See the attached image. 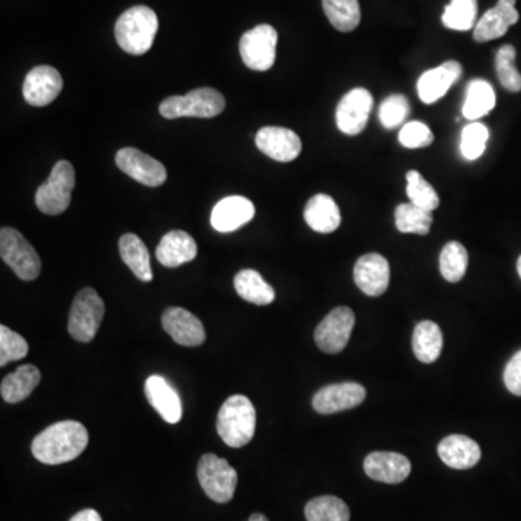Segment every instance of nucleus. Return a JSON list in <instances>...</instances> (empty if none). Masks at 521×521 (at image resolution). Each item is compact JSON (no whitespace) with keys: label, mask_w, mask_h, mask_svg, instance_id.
I'll return each instance as SVG.
<instances>
[{"label":"nucleus","mask_w":521,"mask_h":521,"mask_svg":"<svg viewBox=\"0 0 521 521\" xmlns=\"http://www.w3.org/2000/svg\"><path fill=\"white\" fill-rule=\"evenodd\" d=\"M41 381V372L34 365H22L18 370L3 378L0 394L9 404L21 403L31 396Z\"/></svg>","instance_id":"a878e982"},{"label":"nucleus","mask_w":521,"mask_h":521,"mask_svg":"<svg viewBox=\"0 0 521 521\" xmlns=\"http://www.w3.org/2000/svg\"><path fill=\"white\" fill-rule=\"evenodd\" d=\"M478 14V0H452L445 8L442 22L453 31H469L475 27Z\"/></svg>","instance_id":"f704fd0d"},{"label":"nucleus","mask_w":521,"mask_h":521,"mask_svg":"<svg viewBox=\"0 0 521 521\" xmlns=\"http://www.w3.org/2000/svg\"><path fill=\"white\" fill-rule=\"evenodd\" d=\"M0 257L21 280L34 281L41 274L40 255L14 228H2L0 231Z\"/></svg>","instance_id":"6e6552de"},{"label":"nucleus","mask_w":521,"mask_h":521,"mask_svg":"<svg viewBox=\"0 0 521 521\" xmlns=\"http://www.w3.org/2000/svg\"><path fill=\"white\" fill-rule=\"evenodd\" d=\"M105 317V303L93 288L86 287L77 294L71 304L69 333L74 341L89 343L99 332Z\"/></svg>","instance_id":"0eeeda50"},{"label":"nucleus","mask_w":521,"mask_h":521,"mask_svg":"<svg viewBox=\"0 0 521 521\" xmlns=\"http://www.w3.org/2000/svg\"><path fill=\"white\" fill-rule=\"evenodd\" d=\"M248 521H268V519L264 516V514L255 513L252 514L251 517H249Z\"/></svg>","instance_id":"c03bdc74"},{"label":"nucleus","mask_w":521,"mask_h":521,"mask_svg":"<svg viewBox=\"0 0 521 521\" xmlns=\"http://www.w3.org/2000/svg\"><path fill=\"white\" fill-rule=\"evenodd\" d=\"M468 252L459 242H448L440 252V274L449 283H459L467 273Z\"/></svg>","instance_id":"72a5a7b5"},{"label":"nucleus","mask_w":521,"mask_h":521,"mask_svg":"<svg viewBox=\"0 0 521 521\" xmlns=\"http://www.w3.org/2000/svg\"><path fill=\"white\" fill-rule=\"evenodd\" d=\"M258 150L278 163H290L302 152V141L291 129L281 126H265L255 137Z\"/></svg>","instance_id":"ddd939ff"},{"label":"nucleus","mask_w":521,"mask_h":521,"mask_svg":"<svg viewBox=\"0 0 521 521\" xmlns=\"http://www.w3.org/2000/svg\"><path fill=\"white\" fill-rule=\"evenodd\" d=\"M374 99L367 89L357 87L346 93L336 109V125L349 137L361 134L370 119Z\"/></svg>","instance_id":"9b49d317"},{"label":"nucleus","mask_w":521,"mask_h":521,"mask_svg":"<svg viewBox=\"0 0 521 521\" xmlns=\"http://www.w3.org/2000/svg\"><path fill=\"white\" fill-rule=\"evenodd\" d=\"M495 100L497 97L490 83L481 79L474 80L468 84L462 115L469 121H477L495 108Z\"/></svg>","instance_id":"c756f323"},{"label":"nucleus","mask_w":521,"mask_h":521,"mask_svg":"<svg viewBox=\"0 0 521 521\" xmlns=\"http://www.w3.org/2000/svg\"><path fill=\"white\" fill-rule=\"evenodd\" d=\"M163 328L173 341L181 346H200L206 341V332L203 323L193 313L187 312L181 307H170L165 310Z\"/></svg>","instance_id":"a211bd4d"},{"label":"nucleus","mask_w":521,"mask_h":521,"mask_svg":"<svg viewBox=\"0 0 521 521\" xmlns=\"http://www.w3.org/2000/svg\"><path fill=\"white\" fill-rule=\"evenodd\" d=\"M119 252L122 261L128 265L137 278L145 283L152 281V270L150 264V254L144 242L139 236L126 234L119 239Z\"/></svg>","instance_id":"bb28decb"},{"label":"nucleus","mask_w":521,"mask_h":521,"mask_svg":"<svg viewBox=\"0 0 521 521\" xmlns=\"http://www.w3.org/2000/svg\"><path fill=\"white\" fill-rule=\"evenodd\" d=\"M398 141L404 148L416 150V148L430 147L435 141V137H433V132L430 131L429 126L423 124V122L413 121L401 128Z\"/></svg>","instance_id":"a19ab883"},{"label":"nucleus","mask_w":521,"mask_h":521,"mask_svg":"<svg viewBox=\"0 0 521 521\" xmlns=\"http://www.w3.org/2000/svg\"><path fill=\"white\" fill-rule=\"evenodd\" d=\"M145 396L158 414L171 425H176L183 416L179 393L161 375H151L145 381Z\"/></svg>","instance_id":"4be33fe9"},{"label":"nucleus","mask_w":521,"mask_h":521,"mask_svg":"<svg viewBox=\"0 0 521 521\" xmlns=\"http://www.w3.org/2000/svg\"><path fill=\"white\" fill-rule=\"evenodd\" d=\"M390 264L380 254H365L354 267L355 283L370 297L383 296L390 284Z\"/></svg>","instance_id":"dca6fc26"},{"label":"nucleus","mask_w":521,"mask_h":521,"mask_svg":"<svg viewBox=\"0 0 521 521\" xmlns=\"http://www.w3.org/2000/svg\"><path fill=\"white\" fill-rule=\"evenodd\" d=\"M367 397V390L358 383L332 384L317 391L313 409L320 414H335L355 409Z\"/></svg>","instance_id":"2eb2a0df"},{"label":"nucleus","mask_w":521,"mask_h":521,"mask_svg":"<svg viewBox=\"0 0 521 521\" xmlns=\"http://www.w3.org/2000/svg\"><path fill=\"white\" fill-rule=\"evenodd\" d=\"M89 445V432L74 420L58 422L47 427L32 442L31 451L37 461L45 465H60L74 461Z\"/></svg>","instance_id":"f257e3e1"},{"label":"nucleus","mask_w":521,"mask_h":521,"mask_svg":"<svg viewBox=\"0 0 521 521\" xmlns=\"http://www.w3.org/2000/svg\"><path fill=\"white\" fill-rule=\"evenodd\" d=\"M462 76V66L458 61H446L436 69L427 70L417 82V93L426 105L438 102L458 82Z\"/></svg>","instance_id":"412c9836"},{"label":"nucleus","mask_w":521,"mask_h":521,"mask_svg":"<svg viewBox=\"0 0 521 521\" xmlns=\"http://www.w3.org/2000/svg\"><path fill=\"white\" fill-rule=\"evenodd\" d=\"M433 216L429 210L413 205V203H404L397 206L396 209V226L401 234H417L427 235L432 228Z\"/></svg>","instance_id":"473e14b6"},{"label":"nucleus","mask_w":521,"mask_h":521,"mask_svg":"<svg viewBox=\"0 0 521 521\" xmlns=\"http://www.w3.org/2000/svg\"><path fill=\"white\" fill-rule=\"evenodd\" d=\"M307 225L319 234H332L341 225V212L335 200L328 194H316L304 209Z\"/></svg>","instance_id":"393cba45"},{"label":"nucleus","mask_w":521,"mask_h":521,"mask_svg":"<svg viewBox=\"0 0 521 521\" xmlns=\"http://www.w3.org/2000/svg\"><path fill=\"white\" fill-rule=\"evenodd\" d=\"M257 412L248 397L236 394L220 407L216 429L220 438L231 448L248 445L255 435Z\"/></svg>","instance_id":"7ed1b4c3"},{"label":"nucleus","mask_w":521,"mask_h":521,"mask_svg":"<svg viewBox=\"0 0 521 521\" xmlns=\"http://www.w3.org/2000/svg\"><path fill=\"white\" fill-rule=\"evenodd\" d=\"M438 452L443 464L453 469L474 468L481 459L480 445L464 435H451L443 439Z\"/></svg>","instance_id":"5701e85b"},{"label":"nucleus","mask_w":521,"mask_h":521,"mask_svg":"<svg viewBox=\"0 0 521 521\" xmlns=\"http://www.w3.org/2000/svg\"><path fill=\"white\" fill-rule=\"evenodd\" d=\"M225 97L218 90L200 87L186 96H171L160 105L161 116L165 119L215 118L225 109Z\"/></svg>","instance_id":"20e7f679"},{"label":"nucleus","mask_w":521,"mask_h":521,"mask_svg":"<svg viewBox=\"0 0 521 521\" xmlns=\"http://www.w3.org/2000/svg\"><path fill=\"white\" fill-rule=\"evenodd\" d=\"M516 0H498L494 8L488 9L474 29V40L488 42L498 40L507 34L508 29L519 22Z\"/></svg>","instance_id":"f3484780"},{"label":"nucleus","mask_w":521,"mask_h":521,"mask_svg":"<svg viewBox=\"0 0 521 521\" xmlns=\"http://www.w3.org/2000/svg\"><path fill=\"white\" fill-rule=\"evenodd\" d=\"M307 521H349L351 511L345 501L333 495L313 498L304 508Z\"/></svg>","instance_id":"2f4dec72"},{"label":"nucleus","mask_w":521,"mask_h":521,"mask_svg":"<svg viewBox=\"0 0 521 521\" xmlns=\"http://www.w3.org/2000/svg\"><path fill=\"white\" fill-rule=\"evenodd\" d=\"M355 326V313L349 307H336L316 328L317 348L326 354H339L348 345Z\"/></svg>","instance_id":"9d476101"},{"label":"nucleus","mask_w":521,"mask_h":521,"mask_svg":"<svg viewBox=\"0 0 521 521\" xmlns=\"http://www.w3.org/2000/svg\"><path fill=\"white\" fill-rule=\"evenodd\" d=\"M413 352L423 364H432L440 357L443 348L442 330L435 322L425 320L413 333Z\"/></svg>","instance_id":"c85d7f7f"},{"label":"nucleus","mask_w":521,"mask_h":521,"mask_svg":"<svg viewBox=\"0 0 521 521\" xmlns=\"http://www.w3.org/2000/svg\"><path fill=\"white\" fill-rule=\"evenodd\" d=\"M255 216V206L251 200L242 196H229L220 200L212 212V222L215 231L229 234L251 222Z\"/></svg>","instance_id":"aec40b11"},{"label":"nucleus","mask_w":521,"mask_h":521,"mask_svg":"<svg viewBox=\"0 0 521 521\" xmlns=\"http://www.w3.org/2000/svg\"><path fill=\"white\" fill-rule=\"evenodd\" d=\"M516 48L513 45H503L495 55V70L501 86L508 92L517 93L521 90V74L516 69Z\"/></svg>","instance_id":"c9c22d12"},{"label":"nucleus","mask_w":521,"mask_h":521,"mask_svg":"<svg viewBox=\"0 0 521 521\" xmlns=\"http://www.w3.org/2000/svg\"><path fill=\"white\" fill-rule=\"evenodd\" d=\"M155 254L161 265L176 268L196 258L197 244L187 232L171 231L163 236Z\"/></svg>","instance_id":"b1692460"},{"label":"nucleus","mask_w":521,"mask_h":521,"mask_svg":"<svg viewBox=\"0 0 521 521\" xmlns=\"http://www.w3.org/2000/svg\"><path fill=\"white\" fill-rule=\"evenodd\" d=\"M406 179L407 196H409L410 203L429 210V212L438 209L440 203L438 193L433 189L432 184H429V181L423 179L419 171H409Z\"/></svg>","instance_id":"e433bc0d"},{"label":"nucleus","mask_w":521,"mask_h":521,"mask_svg":"<svg viewBox=\"0 0 521 521\" xmlns=\"http://www.w3.org/2000/svg\"><path fill=\"white\" fill-rule=\"evenodd\" d=\"M28 351V342L19 333L5 325L0 326V367L27 357Z\"/></svg>","instance_id":"58836bf2"},{"label":"nucleus","mask_w":521,"mask_h":521,"mask_svg":"<svg viewBox=\"0 0 521 521\" xmlns=\"http://www.w3.org/2000/svg\"><path fill=\"white\" fill-rule=\"evenodd\" d=\"M278 34L271 25L249 29L239 42V53L248 69L267 71L274 66Z\"/></svg>","instance_id":"1a4fd4ad"},{"label":"nucleus","mask_w":521,"mask_h":521,"mask_svg":"<svg viewBox=\"0 0 521 521\" xmlns=\"http://www.w3.org/2000/svg\"><path fill=\"white\" fill-rule=\"evenodd\" d=\"M115 161L122 173L144 186L160 187L167 180L164 165L137 148H122L116 154Z\"/></svg>","instance_id":"f8f14e48"},{"label":"nucleus","mask_w":521,"mask_h":521,"mask_svg":"<svg viewBox=\"0 0 521 521\" xmlns=\"http://www.w3.org/2000/svg\"><path fill=\"white\" fill-rule=\"evenodd\" d=\"M517 271H519V275L521 278V255H520L519 261H517Z\"/></svg>","instance_id":"a18cd8bd"},{"label":"nucleus","mask_w":521,"mask_h":521,"mask_svg":"<svg viewBox=\"0 0 521 521\" xmlns=\"http://www.w3.org/2000/svg\"><path fill=\"white\" fill-rule=\"evenodd\" d=\"M70 521H102V517L93 508H86V510L80 511Z\"/></svg>","instance_id":"37998d69"},{"label":"nucleus","mask_w":521,"mask_h":521,"mask_svg":"<svg viewBox=\"0 0 521 521\" xmlns=\"http://www.w3.org/2000/svg\"><path fill=\"white\" fill-rule=\"evenodd\" d=\"M504 384L511 394L521 397V351L508 361L504 370Z\"/></svg>","instance_id":"79ce46f5"},{"label":"nucleus","mask_w":521,"mask_h":521,"mask_svg":"<svg viewBox=\"0 0 521 521\" xmlns=\"http://www.w3.org/2000/svg\"><path fill=\"white\" fill-rule=\"evenodd\" d=\"M61 90H63V77L50 66H38L29 71L22 87L25 102L37 108L53 103Z\"/></svg>","instance_id":"4468645a"},{"label":"nucleus","mask_w":521,"mask_h":521,"mask_svg":"<svg viewBox=\"0 0 521 521\" xmlns=\"http://www.w3.org/2000/svg\"><path fill=\"white\" fill-rule=\"evenodd\" d=\"M76 186V173L69 161L61 160L54 165L50 177L41 184L35 194V203L45 215H60L69 209L71 192Z\"/></svg>","instance_id":"39448f33"},{"label":"nucleus","mask_w":521,"mask_h":521,"mask_svg":"<svg viewBox=\"0 0 521 521\" xmlns=\"http://www.w3.org/2000/svg\"><path fill=\"white\" fill-rule=\"evenodd\" d=\"M158 32L157 14L144 5L129 8L119 16L115 37L125 53L142 55L151 50Z\"/></svg>","instance_id":"f03ea898"},{"label":"nucleus","mask_w":521,"mask_h":521,"mask_svg":"<svg viewBox=\"0 0 521 521\" xmlns=\"http://www.w3.org/2000/svg\"><path fill=\"white\" fill-rule=\"evenodd\" d=\"M197 478L207 497L215 503L226 504L234 498L238 472L226 459L206 453L200 458Z\"/></svg>","instance_id":"423d86ee"},{"label":"nucleus","mask_w":521,"mask_h":521,"mask_svg":"<svg viewBox=\"0 0 521 521\" xmlns=\"http://www.w3.org/2000/svg\"><path fill=\"white\" fill-rule=\"evenodd\" d=\"M410 113V103L406 96L391 95L381 103L380 116L381 125L385 129H394L406 121Z\"/></svg>","instance_id":"ea45409f"},{"label":"nucleus","mask_w":521,"mask_h":521,"mask_svg":"<svg viewBox=\"0 0 521 521\" xmlns=\"http://www.w3.org/2000/svg\"><path fill=\"white\" fill-rule=\"evenodd\" d=\"M490 132L485 125L480 122H472L465 126L461 137L462 157L468 161L478 160L484 154Z\"/></svg>","instance_id":"4c0bfd02"},{"label":"nucleus","mask_w":521,"mask_h":521,"mask_svg":"<svg viewBox=\"0 0 521 521\" xmlns=\"http://www.w3.org/2000/svg\"><path fill=\"white\" fill-rule=\"evenodd\" d=\"M235 290L245 302L257 304V306H268L274 302V288L262 278L255 270H242L236 274Z\"/></svg>","instance_id":"cd10ccee"},{"label":"nucleus","mask_w":521,"mask_h":521,"mask_svg":"<svg viewBox=\"0 0 521 521\" xmlns=\"http://www.w3.org/2000/svg\"><path fill=\"white\" fill-rule=\"evenodd\" d=\"M323 11L330 24L338 31L351 32L361 22V6L358 0H322Z\"/></svg>","instance_id":"7c9ffc66"},{"label":"nucleus","mask_w":521,"mask_h":521,"mask_svg":"<svg viewBox=\"0 0 521 521\" xmlns=\"http://www.w3.org/2000/svg\"><path fill=\"white\" fill-rule=\"evenodd\" d=\"M365 474L384 484H400L409 478L412 464L406 456L396 452H372L364 461Z\"/></svg>","instance_id":"6ab92c4d"}]
</instances>
